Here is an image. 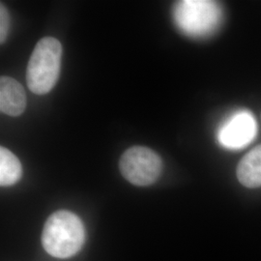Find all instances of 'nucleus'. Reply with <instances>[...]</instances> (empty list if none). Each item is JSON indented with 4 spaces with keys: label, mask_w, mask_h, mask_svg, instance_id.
I'll return each instance as SVG.
<instances>
[{
    "label": "nucleus",
    "mask_w": 261,
    "mask_h": 261,
    "mask_svg": "<svg viewBox=\"0 0 261 261\" xmlns=\"http://www.w3.org/2000/svg\"><path fill=\"white\" fill-rule=\"evenodd\" d=\"M236 173L243 186L250 189L261 187V144L243 157L237 166Z\"/></svg>",
    "instance_id": "obj_7"
},
{
    "label": "nucleus",
    "mask_w": 261,
    "mask_h": 261,
    "mask_svg": "<svg viewBox=\"0 0 261 261\" xmlns=\"http://www.w3.org/2000/svg\"><path fill=\"white\" fill-rule=\"evenodd\" d=\"M22 168L18 157L9 149L0 147V185L9 187L21 177Z\"/></svg>",
    "instance_id": "obj_8"
},
{
    "label": "nucleus",
    "mask_w": 261,
    "mask_h": 261,
    "mask_svg": "<svg viewBox=\"0 0 261 261\" xmlns=\"http://www.w3.org/2000/svg\"><path fill=\"white\" fill-rule=\"evenodd\" d=\"M27 108L24 88L15 79L0 77V111L10 116H19Z\"/></svg>",
    "instance_id": "obj_6"
},
{
    "label": "nucleus",
    "mask_w": 261,
    "mask_h": 261,
    "mask_svg": "<svg viewBox=\"0 0 261 261\" xmlns=\"http://www.w3.org/2000/svg\"><path fill=\"white\" fill-rule=\"evenodd\" d=\"M62 46L54 37L41 39L28 61L27 82L31 92L48 93L56 85L60 73Z\"/></svg>",
    "instance_id": "obj_2"
},
{
    "label": "nucleus",
    "mask_w": 261,
    "mask_h": 261,
    "mask_svg": "<svg viewBox=\"0 0 261 261\" xmlns=\"http://www.w3.org/2000/svg\"><path fill=\"white\" fill-rule=\"evenodd\" d=\"M41 240L43 248L49 255L61 259L72 257L84 246V224L76 215L70 211H56L47 218Z\"/></svg>",
    "instance_id": "obj_1"
},
{
    "label": "nucleus",
    "mask_w": 261,
    "mask_h": 261,
    "mask_svg": "<svg viewBox=\"0 0 261 261\" xmlns=\"http://www.w3.org/2000/svg\"><path fill=\"white\" fill-rule=\"evenodd\" d=\"M10 29V16L6 7L0 5V42L3 44L8 36Z\"/></svg>",
    "instance_id": "obj_9"
},
{
    "label": "nucleus",
    "mask_w": 261,
    "mask_h": 261,
    "mask_svg": "<svg viewBox=\"0 0 261 261\" xmlns=\"http://www.w3.org/2000/svg\"><path fill=\"white\" fill-rule=\"evenodd\" d=\"M174 18L178 27L190 36H206L221 23L222 9L213 1L187 0L178 2Z\"/></svg>",
    "instance_id": "obj_3"
},
{
    "label": "nucleus",
    "mask_w": 261,
    "mask_h": 261,
    "mask_svg": "<svg viewBox=\"0 0 261 261\" xmlns=\"http://www.w3.org/2000/svg\"><path fill=\"white\" fill-rule=\"evenodd\" d=\"M256 122L251 112H236L224 122L219 130V141L227 149L239 150L248 146L255 138Z\"/></svg>",
    "instance_id": "obj_5"
},
{
    "label": "nucleus",
    "mask_w": 261,
    "mask_h": 261,
    "mask_svg": "<svg viewBox=\"0 0 261 261\" xmlns=\"http://www.w3.org/2000/svg\"><path fill=\"white\" fill-rule=\"evenodd\" d=\"M123 177L136 186H149L158 180L163 162L158 154L144 146H134L124 152L119 162Z\"/></svg>",
    "instance_id": "obj_4"
}]
</instances>
